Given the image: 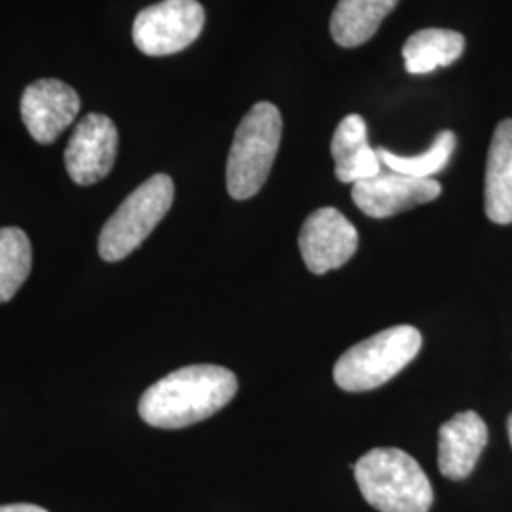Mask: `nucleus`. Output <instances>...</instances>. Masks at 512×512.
Instances as JSON below:
<instances>
[{
  "label": "nucleus",
  "mask_w": 512,
  "mask_h": 512,
  "mask_svg": "<svg viewBox=\"0 0 512 512\" xmlns=\"http://www.w3.org/2000/svg\"><path fill=\"white\" fill-rule=\"evenodd\" d=\"M465 50V37L448 29H421L406 40L404 67L410 74H427L458 61Z\"/></svg>",
  "instance_id": "2eb2a0df"
},
{
  "label": "nucleus",
  "mask_w": 512,
  "mask_h": 512,
  "mask_svg": "<svg viewBox=\"0 0 512 512\" xmlns=\"http://www.w3.org/2000/svg\"><path fill=\"white\" fill-rule=\"evenodd\" d=\"M399 0H340L330 18V35L342 48H357L376 35Z\"/></svg>",
  "instance_id": "4468645a"
},
{
  "label": "nucleus",
  "mask_w": 512,
  "mask_h": 512,
  "mask_svg": "<svg viewBox=\"0 0 512 512\" xmlns=\"http://www.w3.org/2000/svg\"><path fill=\"white\" fill-rule=\"evenodd\" d=\"M298 247L311 274L323 275L351 260L359 247V234L338 209L323 207L302 224Z\"/></svg>",
  "instance_id": "0eeeda50"
},
{
  "label": "nucleus",
  "mask_w": 512,
  "mask_h": 512,
  "mask_svg": "<svg viewBox=\"0 0 512 512\" xmlns=\"http://www.w3.org/2000/svg\"><path fill=\"white\" fill-rule=\"evenodd\" d=\"M238 393V378L219 365H190L150 385L139 416L158 429H183L215 416Z\"/></svg>",
  "instance_id": "f257e3e1"
},
{
  "label": "nucleus",
  "mask_w": 512,
  "mask_h": 512,
  "mask_svg": "<svg viewBox=\"0 0 512 512\" xmlns=\"http://www.w3.org/2000/svg\"><path fill=\"white\" fill-rule=\"evenodd\" d=\"M281 133V112L268 101L256 103L239 122L226 164V188L234 200H249L266 184Z\"/></svg>",
  "instance_id": "7ed1b4c3"
},
{
  "label": "nucleus",
  "mask_w": 512,
  "mask_h": 512,
  "mask_svg": "<svg viewBox=\"0 0 512 512\" xmlns=\"http://www.w3.org/2000/svg\"><path fill=\"white\" fill-rule=\"evenodd\" d=\"M421 349V332L410 325L382 330L349 348L334 365V382L349 393L387 384Z\"/></svg>",
  "instance_id": "20e7f679"
},
{
  "label": "nucleus",
  "mask_w": 512,
  "mask_h": 512,
  "mask_svg": "<svg viewBox=\"0 0 512 512\" xmlns=\"http://www.w3.org/2000/svg\"><path fill=\"white\" fill-rule=\"evenodd\" d=\"M19 110L29 135L40 145H52L65 129L73 126L80 97L63 80L44 78L25 88Z\"/></svg>",
  "instance_id": "9d476101"
},
{
  "label": "nucleus",
  "mask_w": 512,
  "mask_h": 512,
  "mask_svg": "<svg viewBox=\"0 0 512 512\" xmlns=\"http://www.w3.org/2000/svg\"><path fill=\"white\" fill-rule=\"evenodd\" d=\"M33 266V249L27 234L16 228H0V304L12 300L27 281Z\"/></svg>",
  "instance_id": "dca6fc26"
},
{
  "label": "nucleus",
  "mask_w": 512,
  "mask_h": 512,
  "mask_svg": "<svg viewBox=\"0 0 512 512\" xmlns=\"http://www.w3.org/2000/svg\"><path fill=\"white\" fill-rule=\"evenodd\" d=\"M486 215L495 224L512 222V120L495 128L486 164Z\"/></svg>",
  "instance_id": "ddd939ff"
},
{
  "label": "nucleus",
  "mask_w": 512,
  "mask_h": 512,
  "mask_svg": "<svg viewBox=\"0 0 512 512\" xmlns=\"http://www.w3.org/2000/svg\"><path fill=\"white\" fill-rule=\"evenodd\" d=\"M488 444V427L476 412H461L439 431V469L450 480L473 473Z\"/></svg>",
  "instance_id": "9b49d317"
},
{
  "label": "nucleus",
  "mask_w": 512,
  "mask_h": 512,
  "mask_svg": "<svg viewBox=\"0 0 512 512\" xmlns=\"http://www.w3.org/2000/svg\"><path fill=\"white\" fill-rule=\"evenodd\" d=\"M507 429H509V439H511L512 444V414L509 416V421H507Z\"/></svg>",
  "instance_id": "6ab92c4d"
},
{
  "label": "nucleus",
  "mask_w": 512,
  "mask_h": 512,
  "mask_svg": "<svg viewBox=\"0 0 512 512\" xmlns=\"http://www.w3.org/2000/svg\"><path fill=\"white\" fill-rule=\"evenodd\" d=\"M368 505L380 512H429L433 488L420 463L399 448H374L353 467Z\"/></svg>",
  "instance_id": "f03ea898"
},
{
  "label": "nucleus",
  "mask_w": 512,
  "mask_h": 512,
  "mask_svg": "<svg viewBox=\"0 0 512 512\" xmlns=\"http://www.w3.org/2000/svg\"><path fill=\"white\" fill-rule=\"evenodd\" d=\"M0 512H48L38 505H29V503H18V505H2Z\"/></svg>",
  "instance_id": "a211bd4d"
},
{
  "label": "nucleus",
  "mask_w": 512,
  "mask_h": 512,
  "mask_svg": "<svg viewBox=\"0 0 512 512\" xmlns=\"http://www.w3.org/2000/svg\"><path fill=\"white\" fill-rule=\"evenodd\" d=\"M118 129L109 116L92 112L84 116L65 148V167L69 177L80 186L103 181L116 162Z\"/></svg>",
  "instance_id": "6e6552de"
},
{
  "label": "nucleus",
  "mask_w": 512,
  "mask_h": 512,
  "mask_svg": "<svg viewBox=\"0 0 512 512\" xmlns=\"http://www.w3.org/2000/svg\"><path fill=\"white\" fill-rule=\"evenodd\" d=\"M330 152L336 162L334 173L340 183L366 181L380 175L384 169L378 150L368 145L366 122L359 114H349L340 122L334 131Z\"/></svg>",
  "instance_id": "f8f14e48"
},
{
  "label": "nucleus",
  "mask_w": 512,
  "mask_h": 512,
  "mask_svg": "<svg viewBox=\"0 0 512 512\" xmlns=\"http://www.w3.org/2000/svg\"><path fill=\"white\" fill-rule=\"evenodd\" d=\"M456 145H458L456 133L446 129V131H440L435 143L420 156H399L389 152L387 148H376V150L382 165L387 169L410 175V177H418V179H433V175H437L448 165Z\"/></svg>",
  "instance_id": "f3484780"
},
{
  "label": "nucleus",
  "mask_w": 512,
  "mask_h": 512,
  "mask_svg": "<svg viewBox=\"0 0 512 512\" xmlns=\"http://www.w3.org/2000/svg\"><path fill=\"white\" fill-rule=\"evenodd\" d=\"M173 198L175 184L165 173H158L135 188L99 234L101 258L105 262H120L139 249L167 215Z\"/></svg>",
  "instance_id": "39448f33"
},
{
  "label": "nucleus",
  "mask_w": 512,
  "mask_h": 512,
  "mask_svg": "<svg viewBox=\"0 0 512 512\" xmlns=\"http://www.w3.org/2000/svg\"><path fill=\"white\" fill-rule=\"evenodd\" d=\"M440 192L442 186L435 179H418L385 167L380 175L353 184L351 198L366 217L389 219L437 200Z\"/></svg>",
  "instance_id": "1a4fd4ad"
},
{
  "label": "nucleus",
  "mask_w": 512,
  "mask_h": 512,
  "mask_svg": "<svg viewBox=\"0 0 512 512\" xmlns=\"http://www.w3.org/2000/svg\"><path fill=\"white\" fill-rule=\"evenodd\" d=\"M205 10L198 0H162L137 14L133 42L150 57L179 54L202 35Z\"/></svg>",
  "instance_id": "423d86ee"
}]
</instances>
